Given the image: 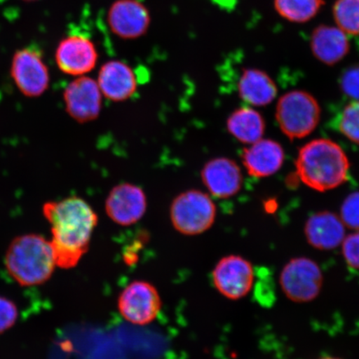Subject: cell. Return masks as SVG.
Instances as JSON below:
<instances>
[{
	"mask_svg": "<svg viewBox=\"0 0 359 359\" xmlns=\"http://www.w3.org/2000/svg\"><path fill=\"white\" fill-rule=\"evenodd\" d=\"M44 217L51 226L52 240L57 266L70 269L77 266L87 253L97 215L87 201L69 196L43 206Z\"/></svg>",
	"mask_w": 359,
	"mask_h": 359,
	"instance_id": "cell-1",
	"label": "cell"
},
{
	"mask_svg": "<svg viewBox=\"0 0 359 359\" xmlns=\"http://www.w3.org/2000/svg\"><path fill=\"white\" fill-rule=\"evenodd\" d=\"M295 168L304 185L325 192L348 181L350 163L342 147L330 139L318 138L300 148Z\"/></svg>",
	"mask_w": 359,
	"mask_h": 359,
	"instance_id": "cell-2",
	"label": "cell"
},
{
	"mask_svg": "<svg viewBox=\"0 0 359 359\" xmlns=\"http://www.w3.org/2000/svg\"><path fill=\"white\" fill-rule=\"evenodd\" d=\"M4 263L8 275L25 287L43 285L57 266L51 242L38 234L15 238L8 247Z\"/></svg>",
	"mask_w": 359,
	"mask_h": 359,
	"instance_id": "cell-3",
	"label": "cell"
},
{
	"mask_svg": "<svg viewBox=\"0 0 359 359\" xmlns=\"http://www.w3.org/2000/svg\"><path fill=\"white\" fill-rule=\"evenodd\" d=\"M320 106L316 97L302 90H294L278 101L276 118L285 136L295 140L311 135L320 123Z\"/></svg>",
	"mask_w": 359,
	"mask_h": 359,
	"instance_id": "cell-4",
	"label": "cell"
},
{
	"mask_svg": "<svg viewBox=\"0 0 359 359\" xmlns=\"http://www.w3.org/2000/svg\"><path fill=\"white\" fill-rule=\"evenodd\" d=\"M170 217L178 232L187 236L200 235L213 226L217 208L208 194L190 190L173 200Z\"/></svg>",
	"mask_w": 359,
	"mask_h": 359,
	"instance_id": "cell-5",
	"label": "cell"
},
{
	"mask_svg": "<svg viewBox=\"0 0 359 359\" xmlns=\"http://www.w3.org/2000/svg\"><path fill=\"white\" fill-rule=\"evenodd\" d=\"M281 289L286 297L296 303H308L320 294L324 276L318 264L307 257L292 259L282 269Z\"/></svg>",
	"mask_w": 359,
	"mask_h": 359,
	"instance_id": "cell-6",
	"label": "cell"
},
{
	"mask_svg": "<svg viewBox=\"0 0 359 359\" xmlns=\"http://www.w3.org/2000/svg\"><path fill=\"white\" fill-rule=\"evenodd\" d=\"M11 76L18 89L28 97L42 96L50 83L48 66L34 48L20 49L13 55Z\"/></svg>",
	"mask_w": 359,
	"mask_h": 359,
	"instance_id": "cell-7",
	"label": "cell"
},
{
	"mask_svg": "<svg viewBox=\"0 0 359 359\" xmlns=\"http://www.w3.org/2000/svg\"><path fill=\"white\" fill-rule=\"evenodd\" d=\"M161 308L158 291L146 281H133L119 296V311L126 320L133 325L150 324L158 316Z\"/></svg>",
	"mask_w": 359,
	"mask_h": 359,
	"instance_id": "cell-8",
	"label": "cell"
},
{
	"mask_svg": "<svg viewBox=\"0 0 359 359\" xmlns=\"http://www.w3.org/2000/svg\"><path fill=\"white\" fill-rule=\"evenodd\" d=\"M212 276L215 288L224 297L232 300L248 294L255 281L252 264L239 255H228L219 260Z\"/></svg>",
	"mask_w": 359,
	"mask_h": 359,
	"instance_id": "cell-9",
	"label": "cell"
},
{
	"mask_svg": "<svg viewBox=\"0 0 359 359\" xmlns=\"http://www.w3.org/2000/svg\"><path fill=\"white\" fill-rule=\"evenodd\" d=\"M102 95L97 81L86 76L78 78L65 90L66 111L79 123L92 122L100 114Z\"/></svg>",
	"mask_w": 359,
	"mask_h": 359,
	"instance_id": "cell-10",
	"label": "cell"
},
{
	"mask_svg": "<svg viewBox=\"0 0 359 359\" xmlns=\"http://www.w3.org/2000/svg\"><path fill=\"white\" fill-rule=\"evenodd\" d=\"M145 192L133 184L122 183L112 188L107 197L105 209L109 217L122 226H132L145 215Z\"/></svg>",
	"mask_w": 359,
	"mask_h": 359,
	"instance_id": "cell-11",
	"label": "cell"
},
{
	"mask_svg": "<svg viewBox=\"0 0 359 359\" xmlns=\"http://www.w3.org/2000/svg\"><path fill=\"white\" fill-rule=\"evenodd\" d=\"M112 33L123 39H135L147 33L151 22L150 13L137 0H116L107 13Z\"/></svg>",
	"mask_w": 359,
	"mask_h": 359,
	"instance_id": "cell-12",
	"label": "cell"
},
{
	"mask_svg": "<svg viewBox=\"0 0 359 359\" xmlns=\"http://www.w3.org/2000/svg\"><path fill=\"white\" fill-rule=\"evenodd\" d=\"M55 60L62 73L83 76L95 67L98 55L91 40L82 35H70L58 44Z\"/></svg>",
	"mask_w": 359,
	"mask_h": 359,
	"instance_id": "cell-13",
	"label": "cell"
},
{
	"mask_svg": "<svg viewBox=\"0 0 359 359\" xmlns=\"http://www.w3.org/2000/svg\"><path fill=\"white\" fill-rule=\"evenodd\" d=\"M201 176L210 194L219 199H228L236 196L243 184L239 165L226 157H218L208 161L201 170Z\"/></svg>",
	"mask_w": 359,
	"mask_h": 359,
	"instance_id": "cell-14",
	"label": "cell"
},
{
	"mask_svg": "<svg viewBox=\"0 0 359 359\" xmlns=\"http://www.w3.org/2000/svg\"><path fill=\"white\" fill-rule=\"evenodd\" d=\"M285 159L282 146L271 139H260L242 154V163L247 172L257 178L271 177L279 172Z\"/></svg>",
	"mask_w": 359,
	"mask_h": 359,
	"instance_id": "cell-15",
	"label": "cell"
},
{
	"mask_svg": "<svg viewBox=\"0 0 359 359\" xmlns=\"http://www.w3.org/2000/svg\"><path fill=\"white\" fill-rule=\"evenodd\" d=\"M137 80L131 67L123 62L111 60L102 66L97 84L102 95L107 100L122 102L136 93Z\"/></svg>",
	"mask_w": 359,
	"mask_h": 359,
	"instance_id": "cell-16",
	"label": "cell"
},
{
	"mask_svg": "<svg viewBox=\"0 0 359 359\" xmlns=\"http://www.w3.org/2000/svg\"><path fill=\"white\" fill-rule=\"evenodd\" d=\"M304 234L309 245L321 250L336 249L346 236L342 219L330 212L312 215L305 224Z\"/></svg>",
	"mask_w": 359,
	"mask_h": 359,
	"instance_id": "cell-17",
	"label": "cell"
},
{
	"mask_svg": "<svg viewBox=\"0 0 359 359\" xmlns=\"http://www.w3.org/2000/svg\"><path fill=\"white\" fill-rule=\"evenodd\" d=\"M311 48L318 61L333 66L348 55V36L335 25H318L313 30Z\"/></svg>",
	"mask_w": 359,
	"mask_h": 359,
	"instance_id": "cell-18",
	"label": "cell"
},
{
	"mask_svg": "<svg viewBox=\"0 0 359 359\" xmlns=\"http://www.w3.org/2000/svg\"><path fill=\"white\" fill-rule=\"evenodd\" d=\"M238 91L242 100L254 107L269 105L278 93L273 80L266 72L257 69L243 71L238 83Z\"/></svg>",
	"mask_w": 359,
	"mask_h": 359,
	"instance_id": "cell-19",
	"label": "cell"
},
{
	"mask_svg": "<svg viewBox=\"0 0 359 359\" xmlns=\"http://www.w3.org/2000/svg\"><path fill=\"white\" fill-rule=\"evenodd\" d=\"M228 132L245 144H253L263 138L266 123L262 114L245 107L233 111L226 122Z\"/></svg>",
	"mask_w": 359,
	"mask_h": 359,
	"instance_id": "cell-20",
	"label": "cell"
},
{
	"mask_svg": "<svg viewBox=\"0 0 359 359\" xmlns=\"http://www.w3.org/2000/svg\"><path fill=\"white\" fill-rule=\"evenodd\" d=\"M325 4V0H273V8L283 19L305 24L318 15Z\"/></svg>",
	"mask_w": 359,
	"mask_h": 359,
	"instance_id": "cell-21",
	"label": "cell"
},
{
	"mask_svg": "<svg viewBox=\"0 0 359 359\" xmlns=\"http://www.w3.org/2000/svg\"><path fill=\"white\" fill-rule=\"evenodd\" d=\"M332 13L335 26L344 34L359 35V0H336Z\"/></svg>",
	"mask_w": 359,
	"mask_h": 359,
	"instance_id": "cell-22",
	"label": "cell"
},
{
	"mask_svg": "<svg viewBox=\"0 0 359 359\" xmlns=\"http://www.w3.org/2000/svg\"><path fill=\"white\" fill-rule=\"evenodd\" d=\"M338 128L350 142L359 145V100L345 106L339 115Z\"/></svg>",
	"mask_w": 359,
	"mask_h": 359,
	"instance_id": "cell-23",
	"label": "cell"
},
{
	"mask_svg": "<svg viewBox=\"0 0 359 359\" xmlns=\"http://www.w3.org/2000/svg\"><path fill=\"white\" fill-rule=\"evenodd\" d=\"M339 217L345 227L359 231V191L351 193L345 198Z\"/></svg>",
	"mask_w": 359,
	"mask_h": 359,
	"instance_id": "cell-24",
	"label": "cell"
},
{
	"mask_svg": "<svg viewBox=\"0 0 359 359\" xmlns=\"http://www.w3.org/2000/svg\"><path fill=\"white\" fill-rule=\"evenodd\" d=\"M19 317L17 305L11 299L0 295V334L15 325Z\"/></svg>",
	"mask_w": 359,
	"mask_h": 359,
	"instance_id": "cell-25",
	"label": "cell"
},
{
	"mask_svg": "<svg viewBox=\"0 0 359 359\" xmlns=\"http://www.w3.org/2000/svg\"><path fill=\"white\" fill-rule=\"evenodd\" d=\"M341 245L348 266L359 271V231L345 236Z\"/></svg>",
	"mask_w": 359,
	"mask_h": 359,
	"instance_id": "cell-26",
	"label": "cell"
},
{
	"mask_svg": "<svg viewBox=\"0 0 359 359\" xmlns=\"http://www.w3.org/2000/svg\"><path fill=\"white\" fill-rule=\"evenodd\" d=\"M343 92L353 100H359V65L344 72L340 80Z\"/></svg>",
	"mask_w": 359,
	"mask_h": 359,
	"instance_id": "cell-27",
	"label": "cell"
},
{
	"mask_svg": "<svg viewBox=\"0 0 359 359\" xmlns=\"http://www.w3.org/2000/svg\"><path fill=\"white\" fill-rule=\"evenodd\" d=\"M321 359H340V358H332V357H326V358H323Z\"/></svg>",
	"mask_w": 359,
	"mask_h": 359,
	"instance_id": "cell-28",
	"label": "cell"
},
{
	"mask_svg": "<svg viewBox=\"0 0 359 359\" xmlns=\"http://www.w3.org/2000/svg\"><path fill=\"white\" fill-rule=\"evenodd\" d=\"M25 1H27V2H33V1H37V0H25Z\"/></svg>",
	"mask_w": 359,
	"mask_h": 359,
	"instance_id": "cell-29",
	"label": "cell"
}]
</instances>
